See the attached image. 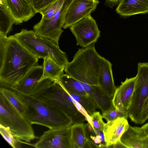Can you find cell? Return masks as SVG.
Instances as JSON below:
<instances>
[{
	"mask_svg": "<svg viewBox=\"0 0 148 148\" xmlns=\"http://www.w3.org/2000/svg\"><path fill=\"white\" fill-rule=\"evenodd\" d=\"M38 59L14 35L0 36V83L16 86L32 68L38 65Z\"/></svg>",
	"mask_w": 148,
	"mask_h": 148,
	"instance_id": "cell-1",
	"label": "cell"
},
{
	"mask_svg": "<svg viewBox=\"0 0 148 148\" xmlns=\"http://www.w3.org/2000/svg\"><path fill=\"white\" fill-rule=\"evenodd\" d=\"M14 91L27 106L24 116L32 124L51 129L69 127L73 124L72 120L62 112L33 96Z\"/></svg>",
	"mask_w": 148,
	"mask_h": 148,
	"instance_id": "cell-2",
	"label": "cell"
},
{
	"mask_svg": "<svg viewBox=\"0 0 148 148\" xmlns=\"http://www.w3.org/2000/svg\"><path fill=\"white\" fill-rule=\"evenodd\" d=\"M94 44L79 49L73 60L65 66V74L80 82L98 85L100 55L96 51Z\"/></svg>",
	"mask_w": 148,
	"mask_h": 148,
	"instance_id": "cell-3",
	"label": "cell"
},
{
	"mask_svg": "<svg viewBox=\"0 0 148 148\" xmlns=\"http://www.w3.org/2000/svg\"><path fill=\"white\" fill-rule=\"evenodd\" d=\"M13 35L39 59L50 57L58 64L65 66L69 62L66 53L60 49L58 42L39 36L34 30L23 29Z\"/></svg>",
	"mask_w": 148,
	"mask_h": 148,
	"instance_id": "cell-4",
	"label": "cell"
},
{
	"mask_svg": "<svg viewBox=\"0 0 148 148\" xmlns=\"http://www.w3.org/2000/svg\"><path fill=\"white\" fill-rule=\"evenodd\" d=\"M33 96L50 106L60 110L73 121V124L82 123L85 116L75 107L77 101L62 85L58 79Z\"/></svg>",
	"mask_w": 148,
	"mask_h": 148,
	"instance_id": "cell-5",
	"label": "cell"
},
{
	"mask_svg": "<svg viewBox=\"0 0 148 148\" xmlns=\"http://www.w3.org/2000/svg\"><path fill=\"white\" fill-rule=\"evenodd\" d=\"M0 125L16 138L27 143L37 138L31 123L0 93Z\"/></svg>",
	"mask_w": 148,
	"mask_h": 148,
	"instance_id": "cell-6",
	"label": "cell"
},
{
	"mask_svg": "<svg viewBox=\"0 0 148 148\" xmlns=\"http://www.w3.org/2000/svg\"><path fill=\"white\" fill-rule=\"evenodd\" d=\"M135 89L128 116L136 124H140L141 115L145 102L148 97V62H139Z\"/></svg>",
	"mask_w": 148,
	"mask_h": 148,
	"instance_id": "cell-7",
	"label": "cell"
},
{
	"mask_svg": "<svg viewBox=\"0 0 148 148\" xmlns=\"http://www.w3.org/2000/svg\"><path fill=\"white\" fill-rule=\"evenodd\" d=\"M73 0H64L62 5L48 19L42 18L33 27L38 35L58 42L69 7Z\"/></svg>",
	"mask_w": 148,
	"mask_h": 148,
	"instance_id": "cell-8",
	"label": "cell"
},
{
	"mask_svg": "<svg viewBox=\"0 0 148 148\" xmlns=\"http://www.w3.org/2000/svg\"><path fill=\"white\" fill-rule=\"evenodd\" d=\"M69 29L75 38L77 45L83 47L95 43L100 36V31L90 14L70 26Z\"/></svg>",
	"mask_w": 148,
	"mask_h": 148,
	"instance_id": "cell-9",
	"label": "cell"
},
{
	"mask_svg": "<svg viewBox=\"0 0 148 148\" xmlns=\"http://www.w3.org/2000/svg\"><path fill=\"white\" fill-rule=\"evenodd\" d=\"M32 146L37 148H73L70 127L49 129Z\"/></svg>",
	"mask_w": 148,
	"mask_h": 148,
	"instance_id": "cell-10",
	"label": "cell"
},
{
	"mask_svg": "<svg viewBox=\"0 0 148 148\" xmlns=\"http://www.w3.org/2000/svg\"><path fill=\"white\" fill-rule=\"evenodd\" d=\"M98 0H73L68 9L63 28L66 29L93 12Z\"/></svg>",
	"mask_w": 148,
	"mask_h": 148,
	"instance_id": "cell-11",
	"label": "cell"
},
{
	"mask_svg": "<svg viewBox=\"0 0 148 148\" xmlns=\"http://www.w3.org/2000/svg\"><path fill=\"white\" fill-rule=\"evenodd\" d=\"M2 1L16 25L27 21L35 14L32 0H0Z\"/></svg>",
	"mask_w": 148,
	"mask_h": 148,
	"instance_id": "cell-12",
	"label": "cell"
},
{
	"mask_svg": "<svg viewBox=\"0 0 148 148\" xmlns=\"http://www.w3.org/2000/svg\"><path fill=\"white\" fill-rule=\"evenodd\" d=\"M136 76L127 78L116 88L112 99L113 107L120 111L128 113L135 89Z\"/></svg>",
	"mask_w": 148,
	"mask_h": 148,
	"instance_id": "cell-13",
	"label": "cell"
},
{
	"mask_svg": "<svg viewBox=\"0 0 148 148\" xmlns=\"http://www.w3.org/2000/svg\"><path fill=\"white\" fill-rule=\"evenodd\" d=\"M43 73L42 65L35 66L27 73L20 83L12 87L0 83V86L5 87L23 93L30 95L38 85Z\"/></svg>",
	"mask_w": 148,
	"mask_h": 148,
	"instance_id": "cell-14",
	"label": "cell"
},
{
	"mask_svg": "<svg viewBox=\"0 0 148 148\" xmlns=\"http://www.w3.org/2000/svg\"><path fill=\"white\" fill-rule=\"evenodd\" d=\"M98 85L107 94L113 98L116 89L113 78L112 63L100 56Z\"/></svg>",
	"mask_w": 148,
	"mask_h": 148,
	"instance_id": "cell-15",
	"label": "cell"
},
{
	"mask_svg": "<svg viewBox=\"0 0 148 148\" xmlns=\"http://www.w3.org/2000/svg\"><path fill=\"white\" fill-rule=\"evenodd\" d=\"M130 126L126 118L124 117L107 121L103 131L107 148L110 147L120 140Z\"/></svg>",
	"mask_w": 148,
	"mask_h": 148,
	"instance_id": "cell-16",
	"label": "cell"
},
{
	"mask_svg": "<svg viewBox=\"0 0 148 148\" xmlns=\"http://www.w3.org/2000/svg\"><path fill=\"white\" fill-rule=\"evenodd\" d=\"M120 140L128 148H148V136L142 127L130 126Z\"/></svg>",
	"mask_w": 148,
	"mask_h": 148,
	"instance_id": "cell-17",
	"label": "cell"
},
{
	"mask_svg": "<svg viewBox=\"0 0 148 148\" xmlns=\"http://www.w3.org/2000/svg\"><path fill=\"white\" fill-rule=\"evenodd\" d=\"M116 11L124 18L148 14V0H121Z\"/></svg>",
	"mask_w": 148,
	"mask_h": 148,
	"instance_id": "cell-18",
	"label": "cell"
},
{
	"mask_svg": "<svg viewBox=\"0 0 148 148\" xmlns=\"http://www.w3.org/2000/svg\"><path fill=\"white\" fill-rule=\"evenodd\" d=\"M43 59V73L39 82L48 78L58 79L63 73L65 66L58 64L50 57H46Z\"/></svg>",
	"mask_w": 148,
	"mask_h": 148,
	"instance_id": "cell-19",
	"label": "cell"
},
{
	"mask_svg": "<svg viewBox=\"0 0 148 148\" xmlns=\"http://www.w3.org/2000/svg\"><path fill=\"white\" fill-rule=\"evenodd\" d=\"M0 93L18 112L24 116L28 108L14 90L0 86Z\"/></svg>",
	"mask_w": 148,
	"mask_h": 148,
	"instance_id": "cell-20",
	"label": "cell"
},
{
	"mask_svg": "<svg viewBox=\"0 0 148 148\" xmlns=\"http://www.w3.org/2000/svg\"><path fill=\"white\" fill-rule=\"evenodd\" d=\"M92 86L93 89L92 99L97 107L103 112L112 108L114 107L112 101V97L106 93L98 85Z\"/></svg>",
	"mask_w": 148,
	"mask_h": 148,
	"instance_id": "cell-21",
	"label": "cell"
},
{
	"mask_svg": "<svg viewBox=\"0 0 148 148\" xmlns=\"http://www.w3.org/2000/svg\"><path fill=\"white\" fill-rule=\"evenodd\" d=\"M58 80L68 93L79 95H88L83 88L81 82L70 76L63 73Z\"/></svg>",
	"mask_w": 148,
	"mask_h": 148,
	"instance_id": "cell-22",
	"label": "cell"
},
{
	"mask_svg": "<svg viewBox=\"0 0 148 148\" xmlns=\"http://www.w3.org/2000/svg\"><path fill=\"white\" fill-rule=\"evenodd\" d=\"M85 132L87 140L97 148H107L103 131L96 129L89 123L84 124Z\"/></svg>",
	"mask_w": 148,
	"mask_h": 148,
	"instance_id": "cell-23",
	"label": "cell"
},
{
	"mask_svg": "<svg viewBox=\"0 0 148 148\" xmlns=\"http://www.w3.org/2000/svg\"><path fill=\"white\" fill-rule=\"evenodd\" d=\"M71 140L74 148H84L87 141L86 135L84 124L74 123L70 126Z\"/></svg>",
	"mask_w": 148,
	"mask_h": 148,
	"instance_id": "cell-24",
	"label": "cell"
},
{
	"mask_svg": "<svg viewBox=\"0 0 148 148\" xmlns=\"http://www.w3.org/2000/svg\"><path fill=\"white\" fill-rule=\"evenodd\" d=\"M14 24V21L4 4L0 1V36H7Z\"/></svg>",
	"mask_w": 148,
	"mask_h": 148,
	"instance_id": "cell-25",
	"label": "cell"
},
{
	"mask_svg": "<svg viewBox=\"0 0 148 148\" xmlns=\"http://www.w3.org/2000/svg\"><path fill=\"white\" fill-rule=\"evenodd\" d=\"M69 93L84 108L90 116H91L95 112L96 105L94 101L89 96Z\"/></svg>",
	"mask_w": 148,
	"mask_h": 148,
	"instance_id": "cell-26",
	"label": "cell"
},
{
	"mask_svg": "<svg viewBox=\"0 0 148 148\" xmlns=\"http://www.w3.org/2000/svg\"><path fill=\"white\" fill-rule=\"evenodd\" d=\"M0 133L4 139L12 147L20 148L23 141L15 137L7 128L0 125Z\"/></svg>",
	"mask_w": 148,
	"mask_h": 148,
	"instance_id": "cell-27",
	"label": "cell"
},
{
	"mask_svg": "<svg viewBox=\"0 0 148 148\" xmlns=\"http://www.w3.org/2000/svg\"><path fill=\"white\" fill-rule=\"evenodd\" d=\"M102 116L103 118L108 121L114 120L119 118H127L128 114V113L120 111L114 107L111 110L103 112Z\"/></svg>",
	"mask_w": 148,
	"mask_h": 148,
	"instance_id": "cell-28",
	"label": "cell"
},
{
	"mask_svg": "<svg viewBox=\"0 0 148 148\" xmlns=\"http://www.w3.org/2000/svg\"><path fill=\"white\" fill-rule=\"evenodd\" d=\"M33 8L36 14H41L57 0H32Z\"/></svg>",
	"mask_w": 148,
	"mask_h": 148,
	"instance_id": "cell-29",
	"label": "cell"
},
{
	"mask_svg": "<svg viewBox=\"0 0 148 148\" xmlns=\"http://www.w3.org/2000/svg\"><path fill=\"white\" fill-rule=\"evenodd\" d=\"M64 0H57L51 5L45 11L42 13V18L48 19L51 18L56 11L62 5Z\"/></svg>",
	"mask_w": 148,
	"mask_h": 148,
	"instance_id": "cell-30",
	"label": "cell"
},
{
	"mask_svg": "<svg viewBox=\"0 0 148 148\" xmlns=\"http://www.w3.org/2000/svg\"><path fill=\"white\" fill-rule=\"evenodd\" d=\"M91 117L94 127L103 131L105 123L103 121L102 116L99 112H95Z\"/></svg>",
	"mask_w": 148,
	"mask_h": 148,
	"instance_id": "cell-31",
	"label": "cell"
},
{
	"mask_svg": "<svg viewBox=\"0 0 148 148\" xmlns=\"http://www.w3.org/2000/svg\"><path fill=\"white\" fill-rule=\"evenodd\" d=\"M148 119V97L144 105L141 116L140 124L144 123Z\"/></svg>",
	"mask_w": 148,
	"mask_h": 148,
	"instance_id": "cell-32",
	"label": "cell"
},
{
	"mask_svg": "<svg viewBox=\"0 0 148 148\" xmlns=\"http://www.w3.org/2000/svg\"><path fill=\"white\" fill-rule=\"evenodd\" d=\"M82 85L84 90L92 99L93 97V89L92 85H90L81 82Z\"/></svg>",
	"mask_w": 148,
	"mask_h": 148,
	"instance_id": "cell-33",
	"label": "cell"
},
{
	"mask_svg": "<svg viewBox=\"0 0 148 148\" xmlns=\"http://www.w3.org/2000/svg\"><path fill=\"white\" fill-rule=\"evenodd\" d=\"M121 0H106L105 4L106 5L112 8L119 3Z\"/></svg>",
	"mask_w": 148,
	"mask_h": 148,
	"instance_id": "cell-34",
	"label": "cell"
},
{
	"mask_svg": "<svg viewBox=\"0 0 148 148\" xmlns=\"http://www.w3.org/2000/svg\"><path fill=\"white\" fill-rule=\"evenodd\" d=\"M113 148H126L121 143L120 140L117 142L115 144L112 145Z\"/></svg>",
	"mask_w": 148,
	"mask_h": 148,
	"instance_id": "cell-35",
	"label": "cell"
},
{
	"mask_svg": "<svg viewBox=\"0 0 148 148\" xmlns=\"http://www.w3.org/2000/svg\"><path fill=\"white\" fill-rule=\"evenodd\" d=\"M141 127L148 136V123L143 125Z\"/></svg>",
	"mask_w": 148,
	"mask_h": 148,
	"instance_id": "cell-36",
	"label": "cell"
}]
</instances>
